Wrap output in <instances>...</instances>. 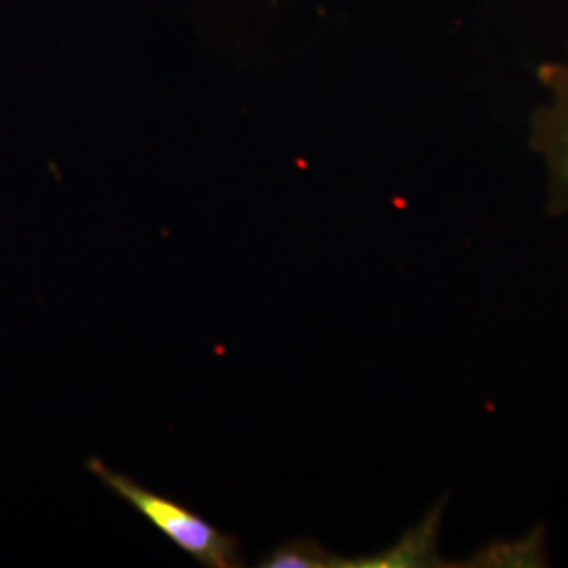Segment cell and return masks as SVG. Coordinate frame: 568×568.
Listing matches in <instances>:
<instances>
[{
  "instance_id": "6da1fadb",
  "label": "cell",
  "mask_w": 568,
  "mask_h": 568,
  "mask_svg": "<svg viewBox=\"0 0 568 568\" xmlns=\"http://www.w3.org/2000/svg\"><path fill=\"white\" fill-rule=\"evenodd\" d=\"M93 476L103 481L115 496L129 503L134 510L155 526L164 537L170 538L175 547L204 567L234 568L242 567L241 541L227 536L212 523L194 514L190 508L175 503L170 497L156 495L142 487L133 478L115 473L104 465L102 459L89 458L85 463Z\"/></svg>"
},
{
  "instance_id": "7a4b0ae2",
  "label": "cell",
  "mask_w": 568,
  "mask_h": 568,
  "mask_svg": "<svg viewBox=\"0 0 568 568\" xmlns=\"http://www.w3.org/2000/svg\"><path fill=\"white\" fill-rule=\"evenodd\" d=\"M538 81L548 93L530 123V145L547 171V212L568 215V51L558 62L538 69Z\"/></svg>"
},
{
  "instance_id": "3957f363",
  "label": "cell",
  "mask_w": 568,
  "mask_h": 568,
  "mask_svg": "<svg viewBox=\"0 0 568 568\" xmlns=\"http://www.w3.org/2000/svg\"><path fill=\"white\" fill-rule=\"evenodd\" d=\"M444 504L439 503L409 530L394 548L381 555L358 559H338V568H409L444 566L437 540L443 523Z\"/></svg>"
},
{
  "instance_id": "277c9868",
  "label": "cell",
  "mask_w": 568,
  "mask_h": 568,
  "mask_svg": "<svg viewBox=\"0 0 568 568\" xmlns=\"http://www.w3.org/2000/svg\"><path fill=\"white\" fill-rule=\"evenodd\" d=\"M469 567H547L548 549L544 526L510 541H495L469 559Z\"/></svg>"
},
{
  "instance_id": "5b68a950",
  "label": "cell",
  "mask_w": 568,
  "mask_h": 568,
  "mask_svg": "<svg viewBox=\"0 0 568 568\" xmlns=\"http://www.w3.org/2000/svg\"><path fill=\"white\" fill-rule=\"evenodd\" d=\"M338 556L313 540H297L276 548L272 555L261 560L265 568H336Z\"/></svg>"
}]
</instances>
